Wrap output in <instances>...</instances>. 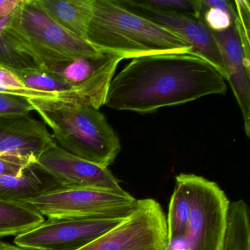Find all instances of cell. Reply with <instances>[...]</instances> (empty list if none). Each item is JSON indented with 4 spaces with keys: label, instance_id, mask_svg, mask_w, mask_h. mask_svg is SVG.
<instances>
[{
    "label": "cell",
    "instance_id": "6da1fadb",
    "mask_svg": "<svg viewBox=\"0 0 250 250\" xmlns=\"http://www.w3.org/2000/svg\"><path fill=\"white\" fill-rule=\"evenodd\" d=\"M226 80L208 62L191 54H165L133 59L113 77L105 106L147 114L160 108L224 95Z\"/></svg>",
    "mask_w": 250,
    "mask_h": 250
},
{
    "label": "cell",
    "instance_id": "7a4b0ae2",
    "mask_svg": "<svg viewBox=\"0 0 250 250\" xmlns=\"http://www.w3.org/2000/svg\"><path fill=\"white\" fill-rule=\"evenodd\" d=\"M85 40L99 52L124 60L191 52L181 36L115 0H93Z\"/></svg>",
    "mask_w": 250,
    "mask_h": 250
},
{
    "label": "cell",
    "instance_id": "3957f363",
    "mask_svg": "<svg viewBox=\"0 0 250 250\" xmlns=\"http://www.w3.org/2000/svg\"><path fill=\"white\" fill-rule=\"evenodd\" d=\"M30 102L66 151L106 168L119 154V137L98 109L58 100Z\"/></svg>",
    "mask_w": 250,
    "mask_h": 250
},
{
    "label": "cell",
    "instance_id": "277c9868",
    "mask_svg": "<svg viewBox=\"0 0 250 250\" xmlns=\"http://www.w3.org/2000/svg\"><path fill=\"white\" fill-rule=\"evenodd\" d=\"M8 25L33 48L46 70L63 61L102 53L54 21L37 0H22L8 18Z\"/></svg>",
    "mask_w": 250,
    "mask_h": 250
},
{
    "label": "cell",
    "instance_id": "5b68a950",
    "mask_svg": "<svg viewBox=\"0 0 250 250\" xmlns=\"http://www.w3.org/2000/svg\"><path fill=\"white\" fill-rule=\"evenodd\" d=\"M175 179L185 187L190 204L186 250H222L228 226L229 199L216 183L194 174Z\"/></svg>",
    "mask_w": 250,
    "mask_h": 250
},
{
    "label": "cell",
    "instance_id": "8992f818",
    "mask_svg": "<svg viewBox=\"0 0 250 250\" xmlns=\"http://www.w3.org/2000/svg\"><path fill=\"white\" fill-rule=\"evenodd\" d=\"M137 200L126 191L59 187L25 203L49 218L124 219L132 213Z\"/></svg>",
    "mask_w": 250,
    "mask_h": 250
},
{
    "label": "cell",
    "instance_id": "52a82bcc",
    "mask_svg": "<svg viewBox=\"0 0 250 250\" xmlns=\"http://www.w3.org/2000/svg\"><path fill=\"white\" fill-rule=\"evenodd\" d=\"M167 227L161 205L151 198L137 200L128 217L79 250H169Z\"/></svg>",
    "mask_w": 250,
    "mask_h": 250
},
{
    "label": "cell",
    "instance_id": "ba28073f",
    "mask_svg": "<svg viewBox=\"0 0 250 250\" xmlns=\"http://www.w3.org/2000/svg\"><path fill=\"white\" fill-rule=\"evenodd\" d=\"M124 219L49 218L36 228L16 236L14 243L30 250H79Z\"/></svg>",
    "mask_w": 250,
    "mask_h": 250
},
{
    "label": "cell",
    "instance_id": "9c48e42d",
    "mask_svg": "<svg viewBox=\"0 0 250 250\" xmlns=\"http://www.w3.org/2000/svg\"><path fill=\"white\" fill-rule=\"evenodd\" d=\"M33 167L61 187L125 191L108 168L81 159L58 146L46 150Z\"/></svg>",
    "mask_w": 250,
    "mask_h": 250
},
{
    "label": "cell",
    "instance_id": "30bf717a",
    "mask_svg": "<svg viewBox=\"0 0 250 250\" xmlns=\"http://www.w3.org/2000/svg\"><path fill=\"white\" fill-rule=\"evenodd\" d=\"M123 3L137 8L145 14L143 17L181 36L191 46V55L208 62L227 81L226 71L217 42L213 32L205 24L201 17L196 18L184 13L149 8L138 1H124Z\"/></svg>",
    "mask_w": 250,
    "mask_h": 250
},
{
    "label": "cell",
    "instance_id": "8fae6325",
    "mask_svg": "<svg viewBox=\"0 0 250 250\" xmlns=\"http://www.w3.org/2000/svg\"><path fill=\"white\" fill-rule=\"evenodd\" d=\"M56 146L44 123L29 115L0 116V154L17 155L36 164L46 150Z\"/></svg>",
    "mask_w": 250,
    "mask_h": 250
},
{
    "label": "cell",
    "instance_id": "7c38bea8",
    "mask_svg": "<svg viewBox=\"0 0 250 250\" xmlns=\"http://www.w3.org/2000/svg\"><path fill=\"white\" fill-rule=\"evenodd\" d=\"M217 42L234 96L242 112L246 135L250 134V73L244 64V55L235 26L220 33H213Z\"/></svg>",
    "mask_w": 250,
    "mask_h": 250
},
{
    "label": "cell",
    "instance_id": "4fadbf2b",
    "mask_svg": "<svg viewBox=\"0 0 250 250\" xmlns=\"http://www.w3.org/2000/svg\"><path fill=\"white\" fill-rule=\"evenodd\" d=\"M9 17L0 20V66L15 73L46 70L33 48L8 27Z\"/></svg>",
    "mask_w": 250,
    "mask_h": 250
},
{
    "label": "cell",
    "instance_id": "5bb4252c",
    "mask_svg": "<svg viewBox=\"0 0 250 250\" xmlns=\"http://www.w3.org/2000/svg\"><path fill=\"white\" fill-rule=\"evenodd\" d=\"M37 2L54 21L85 40L93 0H37Z\"/></svg>",
    "mask_w": 250,
    "mask_h": 250
},
{
    "label": "cell",
    "instance_id": "9a60e30c",
    "mask_svg": "<svg viewBox=\"0 0 250 250\" xmlns=\"http://www.w3.org/2000/svg\"><path fill=\"white\" fill-rule=\"evenodd\" d=\"M49 176L33 166L21 176H0V200L26 202L48 190L58 188Z\"/></svg>",
    "mask_w": 250,
    "mask_h": 250
},
{
    "label": "cell",
    "instance_id": "2e32d148",
    "mask_svg": "<svg viewBox=\"0 0 250 250\" xmlns=\"http://www.w3.org/2000/svg\"><path fill=\"white\" fill-rule=\"evenodd\" d=\"M121 56L102 52L99 55L63 61L48 69L67 84L77 85L123 61Z\"/></svg>",
    "mask_w": 250,
    "mask_h": 250
},
{
    "label": "cell",
    "instance_id": "e0dca14e",
    "mask_svg": "<svg viewBox=\"0 0 250 250\" xmlns=\"http://www.w3.org/2000/svg\"><path fill=\"white\" fill-rule=\"evenodd\" d=\"M44 221V216L25 202L0 200V238L17 236Z\"/></svg>",
    "mask_w": 250,
    "mask_h": 250
},
{
    "label": "cell",
    "instance_id": "ac0fdd59",
    "mask_svg": "<svg viewBox=\"0 0 250 250\" xmlns=\"http://www.w3.org/2000/svg\"><path fill=\"white\" fill-rule=\"evenodd\" d=\"M222 250H250V212L242 200L230 202Z\"/></svg>",
    "mask_w": 250,
    "mask_h": 250
},
{
    "label": "cell",
    "instance_id": "d6986e66",
    "mask_svg": "<svg viewBox=\"0 0 250 250\" xmlns=\"http://www.w3.org/2000/svg\"><path fill=\"white\" fill-rule=\"evenodd\" d=\"M190 204L185 187L175 179V187L171 196L167 219L169 250L176 242H184L188 230Z\"/></svg>",
    "mask_w": 250,
    "mask_h": 250
},
{
    "label": "cell",
    "instance_id": "ffe728a7",
    "mask_svg": "<svg viewBox=\"0 0 250 250\" xmlns=\"http://www.w3.org/2000/svg\"><path fill=\"white\" fill-rule=\"evenodd\" d=\"M0 87L30 100H58L55 95L28 88L11 70L0 66Z\"/></svg>",
    "mask_w": 250,
    "mask_h": 250
},
{
    "label": "cell",
    "instance_id": "44dd1931",
    "mask_svg": "<svg viewBox=\"0 0 250 250\" xmlns=\"http://www.w3.org/2000/svg\"><path fill=\"white\" fill-rule=\"evenodd\" d=\"M233 3L235 4L234 7L236 13L234 26L241 43L246 68L250 72V2L247 0H236Z\"/></svg>",
    "mask_w": 250,
    "mask_h": 250
},
{
    "label": "cell",
    "instance_id": "7402d4cb",
    "mask_svg": "<svg viewBox=\"0 0 250 250\" xmlns=\"http://www.w3.org/2000/svg\"><path fill=\"white\" fill-rule=\"evenodd\" d=\"M138 2L149 8L184 13L196 18L201 17V0H146Z\"/></svg>",
    "mask_w": 250,
    "mask_h": 250
},
{
    "label": "cell",
    "instance_id": "603a6c76",
    "mask_svg": "<svg viewBox=\"0 0 250 250\" xmlns=\"http://www.w3.org/2000/svg\"><path fill=\"white\" fill-rule=\"evenodd\" d=\"M202 3V2H201ZM235 14L213 7H205L202 4L201 18L203 22L213 33H220L234 25Z\"/></svg>",
    "mask_w": 250,
    "mask_h": 250
},
{
    "label": "cell",
    "instance_id": "cb8c5ba5",
    "mask_svg": "<svg viewBox=\"0 0 250 250\" xmlns=\"http://www.w3.org/2000/svg\"><path fill=\"white\" fill-rule=\"evenodd\" d=\"M32 111H34V107L30 99L0 93V116L29 115Z\"/></svg>",
    "mask_w": 250,
    "mask_h": 250
},
{
    "label": "cell",
    "instance_id": "d4e9b609",
    "mask_svg": "<svg viewBox=\"0 0 250 250\" xmlns=\"http://www.w3.org/2000/svg\"><path fill=\"white\" fill-rule=\"evenodd\" d=\"M35 165L31 159L17 155L0 154V176H21Z\"/></svg>",
    "mask_w": 250,
    "mask_h": 250
},
{
    "label": "cell",
    "instance_id": "484cf974",
    "mask_svg": "<svg viewBox=\"0 0 250 250\" xmlns=\"http://www.w3.org/2000/svg\"><path fill=\"white\" fill-rule=\"evenodd\" d=\"M22 0H0V20L11 16Z\"/></svg>",
    "mask_w": 250,
    "mask_h": 250
},
{
    "label": "cell",
    "instance_id": "4316f807",
    "mask_svg": "<svg viewBox=\"0 0 250 250\" xmlns=\"http://www.w3.org/2000/svg\"><path fill=\"white\" fill-rule=\"evenodd\" d=\"M0 250H30L17 245L0 241Z\"/></svg>",
    "mask_w": 250,
    "mask_h": 250
}]
</instances>
